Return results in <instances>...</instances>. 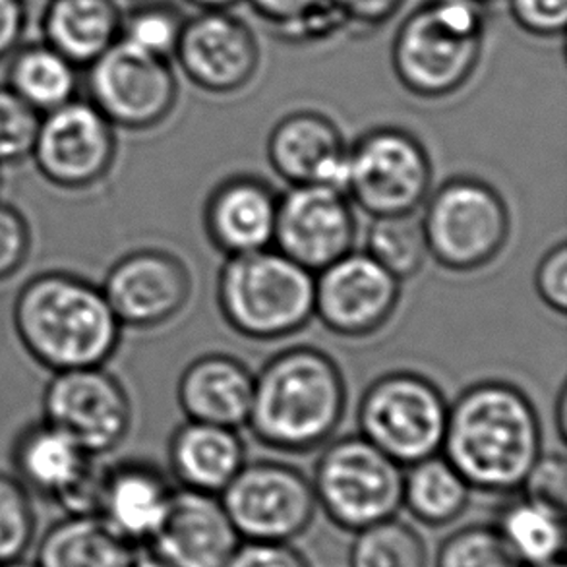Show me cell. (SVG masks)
Returning a JSON list of instances; mask_svg holds the SVG:
<instances>
[{"label": "cell", "mask_w": 567, "mask_h": 567, "mask_svg": "<svg viewBox=\"0 0 567 567\" xmlns=\"http://www.w3.org/2000/svg\"><path fill=\"white\" fill-rule=\"evenodd\" d=\"M440 453L471 491H519L543 453L537 409L514 383H475L450 406Z\"/></svg>", "instance_id": "cell-1"}, {"label": "cell", "mask_w": 567, "mask_h": 567, "mask_svg": "<svg viewBox=\"0 0 567 567\" xmlns=\"http://www.w3.org/2000/svg\"><path fill=\"white\" fill-rule=\"evenodd\" d=\"M12 326L23 351L53 374L105 367L124 330L100 285L61 269L41 271L20 287Z\"/></svg>", "instance_id": "cell-2"}, {"label": "cell", "mask_w": 567, "mask_h": 567, "mask_svg": "<svg viewBox=\"0 0 567 567\" xmlns=\"http://www.w3.org/2000/svg\"><path fill=\"white\" fill-rule=\"evenodd\" d=\"M346 409V378L338 362L315 347H292L254 377L246 424L271 450L312 452L338 430Z\"/></svg>", "instance_id": "cell-3"}, {"label": "cell", "mask_w": 567, "mask_h": 567, "mask_svg": "<svg viewBox=\"0 0 567 567\" xmlns=\"http://www.w3.org/2000/svg\"><path fill=\"white\" fill-rule=\"evenodd\" d=\"M483 0H426L399 25L391 64L401 85L424 100L461 90L484 45Z\"/></svg>", "instance_id": "cell-4"}, {"label": "cell", "mask_w": 567, "mask_h": 567, "mask_svg": "<svg viewBox=\"0 0 567 567\" xmlns=\"http://www.w3.org/2000/svg\"><path fill=\"white\" fill-rule=\"evenodd\" d=\"M217 302L245 338H289L315 316V274L269 248L230 256L219 271Z\"/></svg>", "instance_id": "cell-5"}, {"label": "cell", "mask_w": 567, "mask_h": 567, "mask_svg": "<svg viewBox=\"0 0 567 567\" xmlns=\"http://www.w3.org/2000/svg\"><path fill=\"white\" fill-rule=\"evenodd\" d=\"M403 467L367 437L331 442L316 463L318 507L339 529L357 533L385 522L403 507Z\"/></svg>", "instance_id": "cell-6"}, {"label": "cell", "mask_w": 567, "mask_h": 567, "mask_svg": "<svg viewBox=\"0 0 567 567\" xmlns=\"http://www.w3.org/2000/svg\"><path fill=\"white\" fill-rule=\"evenodd\" d=\"M450 405L436 383L414 372H390L370 383L359 403L361 436L401 467L442 452Z\"/></svg>", "instance_id": "cell-7"}, {"label": "cell", "mask_w": 567, "mask_h": 567, "mask_svg": "<svg viewBox=\"0 0 567 567\" xmlns=\"http://www.w3.org/2000/svg\"><path fill=\"white\" fill-rule=\"evenodd\" d=\"M429 256L450 271H475L496 260L509 237V209L491 185L457 177L440 186L424 212Z\"/></svg>", "instance_id": "cell-8"}, {"label": "cell", "mask_w": 567, "mask_h": 567, "mask_svg": "<svg viewBox=\"0 0 567 567\" xmlns=\"http://www.w3.org/2000/svg\"><path fill=\"white\" fill-rule=\"evenodd\" d=\"M429 152L401 128L370 131L349 147L347 190L372 217L414 214L429 198Z\"/></svg>", "instance_id": "cell-9"}, {"label": "cell", "mask_w": 567, "mask_h": 567, "mask_svg": "<svg viewBox=\"0 0 567 567\" xmlns=\"http://www.w3.org/2000/svg\"><path fill=\"white\" fill-rule=\"evenodd\" d=\"M87 100L115 128L152 131L177 105V76L169 59L118 39L87 66Z\"/></svg>", "instance_id": "cell-10"}, {"label": "cell", "mask_w": 567, "mask_h": 567, "mask_svg": "<svg viewBox=\"0 0 567 567\" xmlns=\"http://www.w3.org/2000/svg\"><path fill=\"white\" fill-rule=\"evenodd\" d=\"M219 499L243 540L291 543L318 512L312 481L279 461L245 463Z\"/></svg>", "instance_id": "cell-11"}, {"label": "cell", "mask_w": 567, "mask_h": 567, "mask_svg": "<svg viewBox=\"0 0 567 567\" xmlns=\"http://www.w3.org/2000/svg\"><path fill=\"white\" fill-rule=\"evenodd\" d=\"M116 154L115 126L87 97H74L41 115L30 159L49 185L82 192L109 177Z\"/></svg>", "instance_id": "cell-12"}, {"label": "cell", "mask_w": 567, "mask_h": 567, "mask_svg": "<svg viewBox=\"0 0 567 567\" xmlns=\"http://www.w3.org/2000/svg\"><path fill=\"white\" fill-rule=\"evenodd\" d=\"M41 419L100 460L123 445L134 409L123 382L105 367H92L54 372L41 398Z\"/></svg>", "instance_id": "cell-13"}, {"label": "cell", "mask_w": 567, "mask_h": 567, "mask_svg": "<svg viewBox=\"0 0 567 567\" xmlns=\"http://www.w3.org/2000/svg\"><path fill=\"white\" fill-rule=\"evenodd\" d=\"M23 488L69 514H93L100 471L95 457L69 434L39 419L23 426L10 450Z\"/></svg>", "instance_id": "cell-14"}, {"label": "cell", "mask_w": 567, "mask_h": 567, "mask_svg": "<svg viewBox=\"0 0 567 567\" xmlns=\"http://www.w3.org/2000/svg\"><path fill=\"white\" fill-rule=\"evenodd\" d=\"M401 299V281L367 252L346 254L315 277V316L343 338L382 330Z\"/></svg>", "instance_id": "cell-15"}, {"label": "cell", "mask_w": 567, "mask_h": 567, "mask_svg": "<svg viewBox=\"0 0 567 567\" xmlns=\"http://www.w3.org/2000/svg\"><path fill=\"white\" fill-rule=\"evenodd\" d=\"M357 221L346 192L292 186L277 202V250L312 274L353 250Z\"/></svg>", "instance_id": "cell-16"}, {"label": "cell", "mask_w": 567, "mask_h": 567, "mask_svg": "<svg viewBox=\"0 0 567 567\" xmlns=\"http://www.w3.org/2000/svg\"><path fill=\"white\" fill-rule=\"evenodd\" d=\"M100 287L123 328L152 330L186 307L192 279L175 254L142 248L118 258Z\"/></svg>", "instance_id": "cell-17"}, {"label": "cell", "mask_w": 567, "mask_h": 567, "mask_svg": "<svg viewBox=\"0 0 567 567\" xmlns=\"http://www.w3.org/2000/svg\"><path fill=\"white\" fill-rule=\"evenodd\" d=\"M175 56L192 84L209 93L243 90L260 66L252 30L227 10H202L185 20Z\"/></svg>", "instance_id": "cell-18"}, {"label": "cell", "mask_w": 567, "mask_h": 567, "mask_svg": "<svg viewBox=\"0 0 567 567\" xmlns=\"http://www.w3.org/2000/svg\"><path fill=\"white\" fill-rule=\"evenodd\" d=\"M240 540L219 496L178 488L146 548L171 567H225Z\"/></svg>", "instance_id": "cell-19"}, {"label": "cell", "mask_w": 567, "mask_h": 567, "mask_svg": "<svg viewBox=\"0 0 567 567\" xmlns=\"http://www.w3.org/2000/svg\"><path fill=\"white\" fill-rule=\"evenodd\" d=\"M268 159L289 185H318L347 190L349 146L338 124L316 111H299L274 126Z\"/></svg>", "instance_id": "cell-20"}, {"label": "cell", "mask_w": 567, "mask_h": 567, "mask_svg": "<svg viewBox=\"0 0 567 567\" xmlns=\"http://www.w3.org/2000/svg\"><path fill=\"white\" fill-rule=\"evenodd\" d=\"M173 492L167 476L152 463L118 461L100 471L93 515L131 545L146 548L169 509Z\"/></svg>", "instance_id": "cell-21"}, {"label": "cell", "mask_w": 567, "mask_h": 567, "mask_svg": "<svg viewBox=\"0 0 567 567\" xmlns=\"http://www.w3.org/2000/svg\"><path fill=\"white\" fill-rule=\"evenodd\" d=\"M277 202L276 192L261 178L223 181L204 212L209 243L227 258L266 250L274 245Z\"/></svg>", "instance_id": "cell-22"}, {"label": "cell", "mask_w": 567, "mask_h": 567, "mask_svg": "<svg viewBox=\"0 0 567 567\" xmlns=\"http://www.w3.org/2000/svg\"><path fill=\"white\" fill-rule=\"evenodd\" d=\"M177 395L188 421L237 430L250 416L254 374L229 354H206L186 367Z\"/></svg>", "instance_id": "cell-23"}, {"label": "cell", "mask_w": 567, "mask_h": 567, "mask_svg": "<svg viewBox=\"0 0 567 567\" xmlns=\"http://www.w3.org/2000/svg\"><path fill=\"white\" fill-rule=\"evenodd\" d=\"M245 463L237 430L188 421L171 436L169 465L181 488L219 496Z\"/></svg>", "instance_id": "cell-24"}, {"label": "cell", "mask_w": 567, "mask_h": 567, "mask_svg": "<svg viewBox=\"0 0 567 567\" xmlns=\"http://www.w3.org/2000/svg\"><path fill=\"white\" fill-rule=\"evenodd\" d=\"M123 10L116 0H49L41 16L47 45L78 69H87L121 39Z\"/></svg>", "instance_id": "cell-25"}, {"label": "cell", "mask_w": 567, "mask_h": 567, "mask_svg": "<svg viewBox=\"0 0 567 567\" xmlns=\"http://www.w3.org/2000/svg\"><path fill=\"white\" fill-rule=\"evenodd\" d=\"M138 553L97 515L69 514L43 533L38 567H131Z\"/></svg>", "instance_id": "cell-26"}, {"label": "cell", "mask_w": 567, "mask_h": 567, "mask_svg": "<svg viewBox=\"0 0 567 567\" xmlns=\"http://www.w3.org/2000/svg\"><path fill=\"white\" fill-rule=\"evenodd\" d=\"M78 66L45 41L22 43L8 59L7 85L39 115L78 97Z\"/></svg>", "instance_id": "cell-27"}, {"label": "cell", "mask_w": 567, "mask_h": 567, "mask_svg": "<svg viewBox=\"0 0 567 567\" xmlns=\"http://www.w3.org/2000/svg\"><path fill=\"white\" fill-rule=\"evenodd\" d=\"M471 502V486L442 453L419 461L403 478V506L416 522L444 527L460 519Z\"/></svg>", "instance_id": "cell-28"}, {"label": "cell", "mask_w": 567, "mask_h": 567, "mask_svg": "<svg viewBox=\"0 0 567 567\" xmlns=\"http://www.w3.org/2000/svg\"><path fill=\"white\" fill-rule=\"evenodd\" d=\"M496 529L525 567L561 561L566 548V517L519 498L504 507Z\"/></svg>", "instance_id": "cell-29"}, {"label": "cell", "mask_w": 567, "mask_h": 567, "mask_svg": "<svg viewBox=\"0 0 567 567\" xmlns=\"http://www.w3.org/2000/svg\"><path fill=\"white\" fill-rule=\"evenodd\" d=\"M353 535L349 567H429L424 538L398 515Z\"/></svg>", "instance_id": "cell-30"}, {"label": "cell", "mask_w": 567, "mask_h": 567, "mask_svg": "<svg viewBox=\"0 0 567 567\" xmlns=\"http://www.w3.org/2000/svg\"><path fill=\"white\" fill-rule=\"evenodd\" d=\"M399 281L416 276L429 258L421 219L414 214L374 217L367 233V250Z\"/></svg>", "instance_id": "cell-31"}, {"label": "cell", "mask_w": 567, "mask_h": 567, "mask_svg": "<svg viewBox=\"0 0 567 567\" xmlns=\"http://www.w3.org/2000/svg\"><path fill=\"white\" fill-rule=\"evenodd\" d=\"M434 567H525L499 535L496 525L461 527L440 545Z\"/></svg>", "instance_id": "cell-32"}, {"label": "cell", "mask_w": 567, "mask_h": 567, "mask_svg": "<svg viewBox=\"0 0 567 567\" xmlns=\"http://www.w3.org/2000/svg\"><path fill=\"white\" fill-rule=\"evenodd\" d=\"M35 530L30 492L14 475L0 471V564L23 558L35 540Z\"/></svg>", "instance_id": "cell-33"}, {"label": "cell", "mask_w": 567, "mask_h": 567, "mask_svg": "<svg viewBox=\"0 0 567 567\" xmlns=\"http://www.w3.org/2000/svg\"><path fill=\"white\" fill-rule=\"evenodd\" d=\"M185 18L165 2H150L123 14L121 39L142 51L169 59L177 49Z\"/></svg>", "instance_id": "cell-34"}, {"label": "cell", "mask_w": 567, "mask_h": 567, "mask_svg": "<svg viewBox=\"0 0 567 567\" xmlns=\"http://www.w3.org/2000/svg\"><path fill=\"white\" fill-rule=\"evenodd\" d=\"M39 115L7 84L0 85V167L30 159L38 136Z\"/></svg>", "instance_id": "cell-35"}, {"label": "cell", "mask_w": 567, "mask_h": 567, "mask_svg": "<svg viewBox=\"0 0 567 567\" xmlns=\"http://www.w3.org/2000/svg\"><path fill=\"white\" fill-rule=\"evenodd\" d=\"M522 498L566 517L567 461L561 453H540L523 481Z\"/></svg>", "instance_id": "cell-36"}, {"label": "cell", "mask_w": 567, "mask_h": 567, "mask_svg": "<svg viewBox=\"0 0 567 567\" xmlns=\"http://www.w3.org/2000/svg\"><path fill=\"white\" fill-rule=\"evenodd\" d=\"M31 227L28 217L0 199V284L12 279L30 258Z\"/></svg>", "instance_id": "cell-37"}, {"label": "cell", "mask_w": 567, "mask_h": 567, "mask_svg": "<svg viewBox=\"0 0 567 567\" xmlns=\"http://www.w3.org/2000/svg\"><path fill=\"white\" fill-rule=\"evenodd\" d=\"M515 23L537 38H558L566 31L567 0H509Z\"/></svg>", "instance_id": "cell-38"}, {"label": "cell", "mask_w": 567, "mask_h": 567, "mask_svg": "<svg viewBox=\"0 0 567 567\" xmlns=\"http://www.w3.org/2000/svg\"><path fill=\"white\" fill-rule=\"evenodd\" d=\"M225 567H310V561L291 543L240 540Z\"/></svg>", "instance_id": "cell-39"}, {"label": "cell", "mask_w": 567, "mask_h": 567, "mask_svg": "<svg viewBox=\"0 0 567 567\" xmlns=\"http://www.w3.org/2000/svg\"><path fill=\"white\" fill-rule=\"evenodd\" d=\"M538 297L546 307L566 315L567 312V245L561 240L546 252L535 274Z\"/></svg>", "instance_id": "cell-40"}, {"label": "cell", "mask_w": 567, "mask_h": 567, "mask_svg": "<svg viewBox=\"0 0 567 567\" xmlns=\"http://www.w3.org/2000/svg\"><path fill=\"white\" fill-rule=\"evenodd\" d=\"M254 10L285 30H302L308 20L330 7L328 0H250Z\"/></svg>", "instance_id": "cell-41"}, {"label": "cell", "mask_w": 567, "mask_h": 567, "mask_svg": "<svg viewBox=\"0 0 567 567\" xmlns=\"http://www.w3.org/2000/svg\"><path fill=\"white\" fill-rule=\"evenodd\" d=\"M30 25V8L25 0H0V62L22 45Z\"/></svg>", "instance_id": "cell-42"}, {"label": "cell", "mask_w": 567, "mask_h": 567, "mask_svg": "<svg viewBox=\"0 0 567 567\" xmlns=\"http://www.w3.org/2000/svg\"><path fill=\"white\" fill-rule=\"evenodd\" d=\"M343 20L380 25L398 14L405 0H328Z\"/></svg>", "instance_id": "cell-43"}, {"label": "cell", "mask_w": 567, "mask_h": 567, "mask_svg": "<svg viewBox=\"0 0 567 567\" xmlns=\"http://www.w3.org/2000/svg\"><path fill=\"white\" fill-rule=\"evenodd\" d=\"M556 426H558V436H560L561 444H566V429H567V391L561 388L558 401H556Z\"/></svg>", "instance_id": "cell-44"}, {"label": "cell", "mask_w": 567, "mask_h": 567, "mask_svg": "<svg viewBox=\"0 0 567 567\" xmlns=\"http://www.w3.org/2000/svg\"><path fill=\"white\" fill-rule=\"evenodd\" d=\"M186 2L198 7L199 10H229L240 0H186Z\"/></svg>", "instance_id": "cell-45"}, {"label": "cell", "mask_w": 567, "mask_h": 567, "mask_svg": "<svg viewBox=\"0 0 567 567\" xmlns=\"http://www.w3.org/2000/svg\"><path fill=\"white\" fill-rule=\"evenodd\" d=\"M131 567H171L165 564V561L159 560L155 554L150 553V550H146V553H142L140 550L138 556L134 558V561H132Z\"/></svg>", "instance_id": "cell-46"}, {"label": "cell", "mask_w": 567, "mask_h": 567, "mask_svg": "<svg viewBox=\"0 0 567 567\" xmlns=\"http://www.w3.org/2000/svg\"><path fill=\"white\" fill-rule=\"evenodd\" d=\"M0 567H38V564H30V561L22 560H14V561H7V564H0Z\"/></svg>", "instance_id": "cell-47"}, {"label": "cell", "mask_w": 567, "mask_h": 567, "mask_svg": "<svg viewBox=\"0 0 567 567\" xmlns=\"http://www.w3.org/2000/svg\"><path fill=\"white\" fill-rule=\"evenodd\" d=\"M540 567H566V564H564V560H561V561H554V564H548V566H540Z\"/></svg>", "instance_id": "cell-48"}, {"label": "cell", "mask_w": 567, "mask_h": 567, "mask_svg": "<svg viewBox=\"0 0 567 567\" xmlns=\"http://www.w3.org/2000/svg\"><path fill=\"white\" fill-rule=\"evenodd\" d=\"M2 185H4V178H2V167H0V192H2Z\"/></svg>", "instance_id": "cell-49"}]
</instances>
